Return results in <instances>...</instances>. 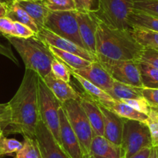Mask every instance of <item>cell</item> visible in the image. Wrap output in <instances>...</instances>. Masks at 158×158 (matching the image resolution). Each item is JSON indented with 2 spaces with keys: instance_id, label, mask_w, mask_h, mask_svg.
Segmentation results:
<instances>
[{
  "instance_id": "1",
  "label": "cell",
  "mask_w": 158,
  "mask_h": 158,
  "mask_svg": "<svg viewBox=\"0 0 158 158\" xmlns=\"http://www.w3.org/2000/svg\"><path fill=\"white\" fill-rule=\"evenodd\" d=\"M38 78L34 71L26 69L23 78L14 96L9 102L11 109V122L3 131L4 135L19 133L35 138L40 121L38 104Z\"/></svg>"
},
{
  "instance_id": "2",
  "label": "cell",
  "mask_w": 158,
  "mask_h": 158,
  "mask_svg": "<svg viewBox=\"0 0 158 158\" xmlns=\"http://www.w3.org/2000/svg\"><path fill=\"white\" fill-rule=\"evenodd\" d=\"M96 58L139 61L143 47L136 40L131 29H115L98 19L95 33Z\"/></svg>"
},
{
  "instance_id": "3",
  "label": "cell",
  "mask_w": 158,
  "mask_h": 158,
  "mask_svg": "<svg viewBox=\"0 0 158 158\" xmlns=\"http://www.w3.org/2000/svg\"><path fill=\"white\" fill-rule=\"evenodd\" d=\"M22 58L26 69L34 71L42 78L51 71L54 59L49 47L36 36L29 38L5 36Z\"/></svg>"
},
{
  "instance_id": "4",
  "label": "cell",
  "mask_w": 158,
  "mask_h": 158,
  "mask_svg": "<svg viewBox=\"0 0 158 158\" xmlns=\"http://www.w3.org/2000/svg\"><path fill=\"white\" fill-rule=\"evenodd\" d=\"M68 120L79 141L84 158L90 156L93 130L85 112L78 100H68L62 103Z\"/></svg>"
},
{
  "instance_id": "5",
  "label": "cell",
  "mask_w": 158,
  "mask_h": 158,
  "mask_svg": "<svg viewBox=\"0 0 158 158\" xmlns=\"http://www.w3.org/2000/svg\"><path fill=\"white\" fill-rule=\"evenodd\" d=\"M97 9L92 10L100 21L115 29H132L128 18L133 10V0H97Z\"/></svg>"
},
{
  "instance_id": "6",
  "label": "cell",
  "mask_w": 158,
  "mask_h": 158,
  "mask_svg": "<svg viewBox=\"0 0 158 158\" xmlns=\"http://www.w3.org/2000/svg\"><path fill=\"white\" fill-rule=\"evenodd\" d=\"M38 104L40 120L48 127L60 145L59 110L62 104L48 89L42 77L40 76L38 78Z\"/></svg>"
},
{
  "instance_id": "7",
  "label": "cell",
  "mask_w": 158,
  "mask_h": 158,
  "mask_svg": "<svg viewBox=\"0 0 158 158\" xmlns=\"http://www.w3.org/2000/svg\"><path fill=\"white\" fill-rule=\"evenodd\" d=\"M44 28L85 49L79 33L77 10L50 11Z\"/></svg>"
},
{
  "instance_id": "8",
  "label": "cell",
  "mask_w": 158,
  "mask_h": 158,
  "mask_svg": "<svg viewBox=\"0 0 158 158\" xmlns=\"http://www.w3.org/2000/svg\"><path fill=\"white\" fill-rule=\"evenodd\" d=\"M151 136L147 123L124 118L121 147L125 158H130L146 147H152Z\"/></svg>"
},
{
  "instance_id": "9",
  "label": "cell",
  "mask_w": 158,
  "mask_h": 158,
  "mask_svg": "<svg viewBox=\"0 0 158 158\" xmlns=\"http://www.w3.org/2000/svg\"><path fill=\"white\" fill-rule=\"evenodd\" d=\"M97 60L115 81L143 88L137 61L106 59H99Z\"/></svg>"
},
{
  "instance_id": "10",
  "label": "cell",
  "mask_w": 158,
  "mask_h": 158,
  "mask_svg": "<svg viewBox=\"0 0 158 158\" xmlns=\"http://www.w3.org/2000/svg\"><path fill=\"white\" fill-rule=\"evenodd\" d=\"M36 36L40 40H41L44 43L46 44L48 46L54 47L57 49L61 50V51L76 54V55L80 56L91 62L97 60L96 57L91 54L86 49L73 43L71 40H68L65 38L55 34L44 27L42 28L41 30H40Z\"/></svg>"
},
{
  "instance_id": "11",
  "label": "cell",
  "mask_w": 158,
  "mask_h": 158,
  "mask_svg": "<svg viewBox=\"0 0 158 158\" xmlns=\"http://www.w3.org/2000/svg\"><path fill=\"white\" fill-rule=\"evenodd\" d=\"M35 138L43 158H71L40 119L36 126Z\"/></svg>"
},
{
  "instance_id": "12",
  "label": "cell",
  "mask_w": 158,
  "mask_h": 158,
  "mask_svg": "<svg viewBox=\"0 0 158 158\" xmlns=\"http://www.w3.org/2000/svg\"><path fill=\"white\" fill-rule=\"evenodd\" d=\"M79 33L85 48L88 51L96 57V33L98 19L90 11H77Z\"/></svg>"
},
{
  "instance_id": "13",
  "label": "cell",
  "mask_w": 158,
  "mask_h": 158,
  "mask_svg": "<svg viewBox=\"0 0 158 158\" xmlns=\"http://www.w3.org/2000/svg\"><path fill=\"white\" fill-rule=\"evenodd\" d=\"M59 116L60 146L71 158H84L78 139L68 122L62 106L59 110Z\"/></svg>"
},
{
  "instance_id": "14",
  "label": "cell",
  "mask_w": 158,
  "mask_h": 158,
  "mask_svg": "<svg viewBox=\"0 0 158 158\" xmlns=\"http://www.w3.org/2000/svg\"><path fill=\"white\" fill-rule=\"evenodd\" d=\"M71 71L85 78L106 92L111 90L115 81L98 60L92 62L86 68Z\"/></svg>"
},
{
  "instance_id": "15",
  "label": "cell",
  "mask_w": 158,
  "mask_h": 158,
  "mask_svg": "<svg viewBox=\"0 0 158 158\" xmlns=\"http://www.w3.org/2000/svg\"><path fill=\"white\" fill-rule=\"evenodd\" d=\"M98 106L103 116V123H104L103 136L113 143L121 146L124 118H122L102 105L98 104Z\"/></svg>"
},
{
  "instance_id": "16",
  "label": "cell",
  "mask_w": 158,
  "mask_h": 158,
  "mask_svg": "<svg viewBox=\"0 0 158 158\" xmlns=\"http://www.w3.org/2000/svg\"><path fill=\"white\" fill-rule=\"evenodd\" d=\"M81 94L79 103L85 112L89 121L92 126L94 136H103L104 123L102 111L98 103L92 99L85 92Z\"/></svg>"
},
{
  "instance_id": "17",
  "label": "cell",
  "mask_w": 158,
  "mask_h": 158,
  "mask_svg": "<svg viewBox=\"0 0 158 158\" xmlns=\"http://www.w3.org/2000/svg\"><path fill=\"white\" fill-rule=\"evenodd\" d=\"M42 79L61 104L68 100H79L81 97V94L77 92L70 83L57 78L51 72Z\"/></svg>"
},
{
  "instance_id": "18",
  "label": "cell",
  "mask_w": 158,
  "mask_h": 158,
  "mask_svg": "<svg viewBox=\"0 0 158 158\" xmlns=\"http://www.w3.org/2000/svg\"><path fill=\"white\" fill-rule=\"evenodd\" d=\"M90 156L95 158H123L125 157V153L121 146L113 143L103 136H94Z\"/></svg>"
},
{
  "instance_id": "19",
  "label": "cell",
  "mask_w": 158,
  "mask_h": 158,
  "mask_svg": "<svg viewBox=\"0 0 158 158\" xmlns=\"http://www.w3.org/2000/svg\"><path fill=\"white\" fill-rule=\"evenodd\" d=\"M18 5L23 9L30 17L33 19L35 23L37 26L38 29L41 30L44 27L45 21L51 10L45 5L44 1L38 2H16Z\"/></svg>"
},
{
  "instance_id": "20",
  "label": "cell",
  "mask_w": 158,
  "mask_h": 158,
  "mask_svg": "<svg viewBox=\"0 0 158 158\" xmlns=\"http://www.w3.org/2000/svg\"><path fill=\"white\" fill-rule=\"evenodd\" d=\"M103 106L112 111L122 118H127V119H133V120L146 123L148 118L147 115L136 110L130 106L124 103L123 102L112 99V101L108 102L103 105Z\"/></svg>"
},
{
  "instance_id": "21",
  "label": "cell",
  "mask_w": 158,
  "mask_h": 158,
  "mask_svg": "<svg viewBox=\"0 0 158 158\" xmlns=\"http://www.w3.org/2000/svg\"><path fill=\"white\" fill-rule=\"evenodd\" d=\"M70 71H71V76H73V77L75 79L76 81L78 82V84L80 85V86L82 88L83 90H84V92H85L89 96H90L92 99L95 100L97 103L103 106L106 102H108L109 101H112L113 99L105 91L102 90L101 89L97 87L96 85L92 84V82L86 80L85 78H84L81 76L78 75L76 73H74V71H71V70H70Z\"/></svg>"
},
{
  "instance_id": "22",
  "label": "cell",
  "mask_w": 158,
  "mask_h": 158,
  "mask_svg": "<svg viewBox=\"0 0 158 158\" xmlns=\"http://www.w3.org/2000/svg\"><path fill=\"white\" fill-rule=\"evenodd\" d=\"M142 89L143 88L114 81L112 88L106 93L109 94L113 99L122 101L123 99H133L143 97Z\"/></svg>"
},
{
  "instance_id": "23",
  "label": "cell",
  "mask_w": 158,
  "mask_h": 158,
  "mask_svg": "<svg viewBox=\"0 0 158 158\" xmlns=\"http://www.w3.org/2000/svg\"><path fill=\"white\" fill-rule=\"evenodd\" d=\"M131 28H140L158 33V18L133 10L128 18Z\"/></svg>"
},
{
  "instance_id": "24",
  "label": "cell",
  "mask_w": 158,
  "mask_h": 158,
  "mask_svg": "<svg viewBox=\"0 0 158 158\" xmlns=\"http://www.w3.org/2000/svg\"><path fill=\"white\" fill-rule=\"evenodd\" d=\"M48 47L54 57L64 63L71 70H77L86 68L92 63L89 60H86L80 56L76 55V54L61 51V50L54 48V47Z\"/></svg>"
},
{
  "instance_id": "25",
  "label": "cell",
  "mask_w": 158,
  "mask_h": 158,
  "mask_svg": "<svg viewBox=\"0 0 158 158\" xmlns=\"http://www.w3.org/2000/svg\"><path fill=\"white\" fill-rule=\"evenodd\" d=\"M6 16L10 18L13 22H18L23 25L27 26L29 28L31 29L36 35L39 32L37 26L35 23L30 15L25 11L23 8H21L18 3L15 1H13L12 3L8 6V11H7Z\"/></svg>"
},
{
  "instance_id": "26",
  "label": "cell",
  "mask_w": 158,
  "mask_h": 158,
  "mask_svg": "<svg viewBox=\"0 0 158 158\" xmlns=\"http://www.w3.org/2000/svg\"><path fill=\"white\" fill-rule=\"evenodd\" d=\"M143 88L158 89V69L147 63L137 61Z\"/></svg>"
},
{
  "instance_id": "27",
  "label": "cell",
  "mask_w": 158,
  "mask_h": 158,
  "mask_svg": "<svg viewBox=\"0 0 158 158\" xmlns=\"http://www.w3.org/2000/svg\"><path fill=\"white\" fill-rule=\"evenodd\" d=\"M136 41L143 48H148L158 51V33L140 28L131 29Z\"/></svg>"
},
{
  "instance_id": "28",
  "label": "cell",
  "mask_w": 158,
  "mask_h": 158,
  "mask_svg": "<svg viewBox=\"0 0 158 158\" xmlns=\"http://www.w3.org/2000/svg\"><path fill=\"white\" fill-rule=\"evenodd\" d=\"M16 158H43L36 138L24 136L23 147L16 153Z\"/></svg>"
},
{
  "instance_id": "29",
  "label": "cell",
  "mask_w": 158,
  "mask_h": 158,
  "mask_svg": "<svg viewBox=\"0 0 158 158\" xmlns=\"http://www.w3.org/2000/svg\"><path fill=\"white\" fill-rule=\"evenodd\" d=\"M146 123L150 130L152 146L158 148V107L151 106Z\"/></svg>"
},
{
  "instance_id": "30",
  "label": "cell",
  "mask_w": 158,
  "mask_h": 158,
  "mask_svg": "<svg viewBox=\"0 0 158 158\" xmlns=\"http://www.w3.org/2000/svg\"><path fill=\"white\" fill-rule=\"evenodd\" d=\"M23 147L22 143L13 138L6 137L5 135L0 136V157L4 155H11L17 153Z\"/></svg>"
},
{
  "instance_id": "31",
  "label": "cell",
  "mask_w": 158,
  "mask_h": 158,
  "mask_svg": "<svg viewBox=\"0 0 158 158\" xmlns=\"http://www.w3.org/2000/svg\"><path fill=\"white\" fill-rule=\"evenodd\" d=\"M133 10L158 18V0H133Z\"/></svg>"
},
{
  "instance_id": "32",
  "label": "cell",
  "mask_w": 158,
  "mask_h": 158,
  "mask_svg": "<svg viewBox=\"0 0 158 158\" xmlns=\"http://www.w3.org/2000/svg\"><path fill=\"white\" fill-rule=\"evenodd\" d=\"M51 72L57 78L61 79L66 82L70 83L71 76L70 68L64 63L60 61L55 57H54V59L51 63Z\"/></svg>"
},
{
  "instance_id": "33",
  "label": "cell",
  "mask_w": 158,
  "mask_h": 158,
  "mask_svg": "<svg viewBox=\"0 0 158 158\" xmlns=\"http://www.w3.org/2000/svg\"><path fill=\"white\" fill-rule=\"evenodd\" d=\"M44 3L51 11L76 10L74 0H44Z\"/></svg>"
},
{
  "instance_id": "34",
  "label": "cell",
  "mask_w": 158,
  "mask_h": 158,
  "mask_svg": "<svg viewBox=\"0 0 158 158\" xmlns=\"http://www.w3.org/2000/svg\"><path fill=\"white\" fill-rule=\"evenodd\" d=\"M121 102H123L124 103L130 106L136 110L146 114L147 115L150 113V109H151V106L150 105V103L143 97L133 98V99H123Z\"/></svg>"
},
{
  "instance_id": "35",
  "label": "cell",
  "mask_w": 158,
  "mask_h": 158,
  "mask_svg": "<svg viewBox=\"0 0 158 158\" xmlns=\"http://www.w3.org/2000/svg\"><path fill=\"white\" fill-rule=\"evenodd\" d=\"M139 61L144 62L158 69V51L148 48H143Z\"/></svg>"
},
{
  "instance_id": "36",
  "label": "cell",
  "mask_w": 158,
  "mask_h": 158,
  "mask_svg": "<svg viewBox=\"0 0 158 158\" xmlns=\"http://www.w3.org/2000/svg\"><path fill=\"white\" fill-rule=\"evenodd\" d=\"M11 122V109L8 103L0 104V128L5 130Z\"/></svg>"
},
{
  "instance_id": "37",
  "label": "cell",
  "mask_w": 158,
  "mask_h": 158,
  "mask_svg": "<svg viewBox=\"0 0 158 158\" xmlns=\"http://www.w3.org/2000/svg\"><path fill=\"white\" fill-rule=\"evenodd\" d=\"M14 22L7 16L0 18V34L5 36H13Z\"/></svg>"
},
{
  "instance_id": "38",
  "label": "cell",
  "mask_w": 158,
  "mask_h": 158,
  "mask_svg": "<svg viewBox=\"0 0 158 158\" xmlns=\"http://www.w3.org/2000/svg\"><path fill=\"white\" fill-rule=\"evenodd\" d=\"M36 36V33L27 26L18 22H14V31L13 36L15 37L29 38Z\"/></svg>"
},
{
  "instance_id": "39",
  "label": "cell",
  "mask_w": 158,
  "mask_h": 158,
  "mask_svg": "<svg viewBox=\"0 0 158 158\" xmlns=\"http://www.w3.org/2000/svg\"><path fill=\"white\" fill-rule=\"evenodd\" d=\"M142 95L151 106L158 107V89L143 88Z\"/></svg>"
},
{
  "instance_id": "40",
  "label": "cell",
  "mask_w": 158,
  "mask_h": 158,
  "mask_svg": "<svg viewBox=\"0 0 158 158\" xmlns=\"http://www.w3.org/2000/svg\"><path fill=\"white\" fill-rule=\"evenodd\" d=\"M0 54L4 56V57H7L8 59H10V60H12V61H13V63L19 65V62H18L17 58H16V56L14 55L13 51H12L10 48L6 47L5 45L2 44L1 43H0Z\"/></svg>"
},
{
  "instance_id": "41",
  "label": "cell",
  "mask_w": 158,
  "mask_h": 158,
  "mask_svg": "<svg viewBox=\"0 0 158 158\" xmlns=\"http://www.w3.org/2000/svg\"><path fill=\"white\" fill-rule=\"evenodd\" d=\"M92 0H74L77 11H90Z\"/></svg>"
},
{
  "instance_id": "42",
  "label": "cell",
  "mask_w": 158,
  "mask_h": 158,
  "mask_svg": "<svg viewBox=\"0 0 158 158\" xmlns=\"http://www.w3.org/2000/svg\"><path fill=\"white\" fill-rule=\"evenodd\" d=\"M152 147H146V148L142 149L135 153L134 155L130 156V158H149L150 154V151H151Z\"/></svg>"
},
{
  "instance_id": "43",
  "label": "cell",
  "mask_w": 158,
  "mask_h": 158,
  "mask_svg": "<svg viewBox=\"0 0 158 158\" xmlns=\"http://www.w3.org/2000/svg\"><path fill=\"white\" fill-rule=\"evenodd\" d=\"M7 11H8V5L0 2V18L6 16Z\"/></svg>"
},
{
  "instance_id": "44",
  "label": "cell",
  "mask_w": 158,
  "mask_h": 158,
  "mask_svg": "<svg viewBox=\"0 0 158 158\" xmlns=\"http://www.w3.org/2000/svg\"><path fill=\"white\" fill-rule=\"evenodd\" d=\"M149 158H158L157 157V148L156 147H153L151 148V151H150V154Z\"/></svg>"
},
{
  "instance_id": "45",
  "label": "cell",
  "mask_w": 158,
  "mask_h": 158,
  "mask_svg": "<svg viewBox=\"0 0 158 158\" xmlns=\"http://www.w3.org/2000/svg\"><path fill=\"white\" fill-rule=\"evenodd\" d=\"M0 2L1 3H3V4H6V5H10V3H12L13 2V0H0Z\"/></svg>"
},
{
  "instance_id": "46",
  "label": "cell",
  "mask_w": 158,
  "mask_h": 158,
  "mask_svg": "<svg viewBox=\"0 0 158 158\" xmlns=\"http://www.w3.org/2000/svg\"><path fill=\"white\" fill-rule=\"evenodd\" d=\"M15 2H22V1H25V2H38V1H44V0H13Z\"/></svg>"
},
{
  "instance_id": "47",
  "label": "cell",
  "mask_w": 158,
  "mask_h": 158,
  "mask_svg": "<svg viewBox=\"0 0 158 158\" xmlns=\"http://www.w3.org/2000/svg\"><path fill=\"white\" fill-rule=\"evenodd\" d=\"M2 134H3V130H2V129L0 128V136H1V135Z\"/></svg>"
},
{
  "instance_id": "48",
  "label": "cell",
  "mask_w": 158,
  "mask_h": 158,
  "mask_svg": "<svg viewBox=\"0 0 158 158\" xmlns=\"http://www.w3.org/2000/svg\"><path fill=\"white\" fill-rule=\"evenodd\" d=\"M85 158H95V157H94V156H89ZM123 158H125V157H123Z\"/></svg>"
},
{
  "instance_id": "49",
  "label": "cell",
  "mask_w": 158,
  "mask_h": 158,
  "mask_svg": "<svg viewBox=\"0 0 158 158\" xmlns=\"http://www.w3.org/2000/svg\"><path fill=\"white\" fill-rule=\"evenodd\" d=\"M157 157H158V148H157Z\"/></svg>"
},
{
  "instance_id": "50",
  "label": "cell",
  "mask_w": 158,
  "mask_h": 158,
  "mask_svg": "<svg viewBox=\"0 0 158 158\" xmlns=\"http://www.w3.org/2000/svg\"><path fill=\"white\" fill-rule=\"evenodd\" d=\"M0 36H2V35H1V34H0Z\"/></svg>"
}]
</instances>
